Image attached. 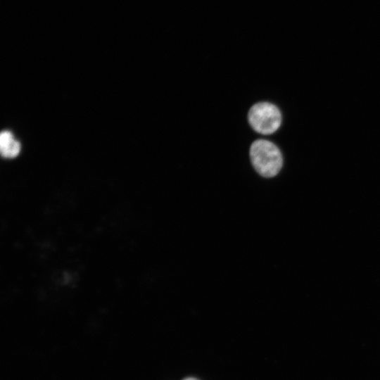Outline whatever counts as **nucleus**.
Returning <instances> with one entry per match:
<instances>
[{"mask_svg": "<svg viewBox=\"0 0 380 380\" xmlns=\"http://www.w3.org/2000/svg\"><path fill=\"white\" fill-rule=\"evenodd\" d=\"M250 158L255 171L263 177H275L283 165L280 149L266 139H257L250 147Z\"/></svg>", "mask_w": 380, "mask_h": 380, "instance_id": "nucleus-1", "label": "nucleus"}, {"mask_svg": "<svg viewBox=\"0 0 380 380\" xmlns=\"http://www.w3.org/2000/svg\"><path fill=\"white\" fill-rule=\"evenodd\" d=\"M183 380H198V379H196L195 378L189 377V378H186V379H184Z\"/></svg>", "mask_w": 380, "mask_h": 380, "instance_id": "nucleus-4", "label": "nucleus"}, {"mask_svg": "<svg viewBox=\"0 0 380 380\" xmlns=\"http://www.w3.org/2000/svg\"><path fill=\"white\" fill-rule=\"evenodd\" d=\"M248 119L255 132L268 135L275 132L281 126V113L274 104L260 102L250 108Z\"/></svg>", "mask_w": 380, "mask_h": 380, "instance_id": "nucleus-2", "label": "nucleus"}, {"mask_svg": "<svg viewBox=\"0 0 380 380\" xmlns=\"http://www.w3.org/2000/svg\"><path fill=\"white\" fill-rule=\"evenodd\" d=\"M0 150L2 156L14 158L20 151V144L14 139L11 132L4 131L0 135Z\"/></svg>", "mask_w": 380, "mask_h": 380, "instance_id": "nucleus-3", "label": "nucleus"}]
</instances>
